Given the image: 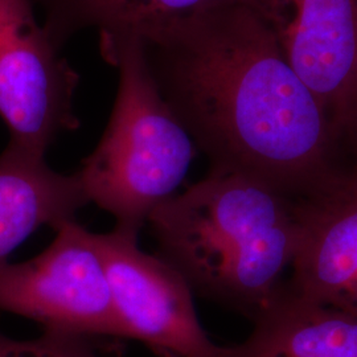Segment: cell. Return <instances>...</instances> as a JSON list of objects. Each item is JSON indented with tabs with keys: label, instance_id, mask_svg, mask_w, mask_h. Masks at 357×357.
Listing matches in <instances>:
<instances>
[{
	"label": "cell",
	"instance_id": "7",
	"mask_svg": "<svg viewBox=\"0 0 357 357\" xmlns=\"http://www.w3.org/2000/svg\"><path fill=\"white\" fill-rule=\"evenodd\" d=\"M336 128L357 105V0H249Z\"/></svg>",
	"mask_w": 357,
	"mask_h": 357
},
{
	"label": "cell",
	"instance_id": "13",
	"mask_svg": "<svg viewBox=\"0 0 357 357\" xmlns=\"http://www.w3.org/2000/svg\"><path fill=\"white\" fill-rule=\"evenodd\" d=\"M339 144L342 158L349 155L352 158L349 165L357 166V105L339 130Z\"/></svg>",
	"mask_w": 357,
	"mask_h": 357
},
{
	"label": "cell",
	"instance_id": "5",
	"mask_svg": "<svg viewBox=\"0 0 357 357\" xmlns=\"http://www.w3.org/2000/svg\"><path fill=\"white\" fill-rule=\"evenodd\" d=\"M31 0H0V118L8 144L44 156L79 121L73 96L79 75L61 57Z\"/></svg>",
	"mask_w": 357,
	"mask_h": 357
},
{
	"label": "cell",
	"instance_id": "2",
	"mask_svg": "<svg viewBox=\"0 0 357 357\" xmlns=\"http://www.w3.org/2000/svg\"><path fill=\"white\" fill-rule=\"evenodd\" d=\"M158 257L192 293L253 320L281 290L299 245L295 202L241 172L213 168L149 217Z\"/></svg>",
	"mask_w": 357,
	"mask_h": 357
},
{
	"label": "cell",
	"instance_id": "1",
	"mask_svg": "<svg viewBox=\"0 0 357 357\" xmlns=\"http://www.w3.org/2000/svg\"><path fill=\"white\" fill-rule=\"evenodd\" d=\"M144 52L162 96L211 167L258 178L294 202L340 172L331 119L249 6L193 16Z\"/></svg>",
	"mask_w": 357,
	"mask_h": 357
},
{
	"label": "cell",
	"instance_id": "6",
	"mask_svg": "<svg viewBox=\"0 0 357 357\" xmlns=\"http://www.w3.org/2000/svg\"><path fill=\"white\" fill-rule=\"evenodd\" d=\"M115 310L128 339L162 357H228L229 347L208 337L193 306L191 287L162 258L116 230L94 233Z\"/></svg>",
	"mask_w": 357,
	"mask_h": 357
},
{
	"label": "cell",
	"instance_id": "12",
	"mask_svg": "<svg viewBox=\"0 0 357 357\" xmlns=\"http://www.w3.org/2000/svg\"><path fill=\"white\" fill-rule=\"evenodd\" d=\"M0 357H98L89 337L70 332L44 330L31 340H17L0 333Z\"/></svg>",
	"mask_w": 357,
	"mask_h": 357
},
{
	"label": "cell",
	"instance_id": "11",
	"mask_svg": "<svg viewBox=\"0 0 357 357\" xmlns=\"http://www.w3.org/2000/svg\"><path fill=\"white\" fill-rule=\"evenodd\" d=\"M45 13L43 26L61 50L75 33L93 28L100 50L121 41L143 45L163 38L193 16L249 0H31Z\"/></svg>",
	"mask_w": 357,
	"mask_h": 357
},
{
	"label": "cell",
	"instance_id": "10",
	"mask_svg": "<svg viewBox=\"0 0 357 357\" xmlns=\"http://www.w3.org/2000/svg\"><path fill=\"white\" fill-rule=\"evenodd\" d=\"M228 357H357V315L281 290Z\"/></svg>",
	"mask_w": 357,
	"mask_h": 357
},
{
	"label": "cell",
	"instance_id": "3",
	"mask_svg": "<svg viewBox=\"0 0 357 357\" xmlns=\"http://www.w3.org/2000/svg\"><path fill=\"white\" fill-rule=\"evenodd\" d=\"M119 70L109 125L76 174L89 197L115 217L114 230L138 238L153 211L185 178L196 144L158 88L141 41L101 48Z\"/></svg>",
	"mask_w": 357,
	"mask_h": 357
},
{
	"label": "cell",
	"instance_id": "9",
	"mask_svg": "<svg viewBox=\"0 0 357 357\" xmlns=\"http://www.w3.org/2000/svg\"><path fill=\"white\" fill-rule=\"evenodd\" d=\"M89 203L77 174H57L44 156L8 144L0 153V265L40 227L56 230Z\"/></svg>",
	"mask_w": 357,
	"mask_h": 357
},
{
	"label": "cell",
	"instance_id": "4",
	"mask_svg": "<svg viewBox=\"0 0 357 357\" xmlns=\"http://www.w3.org/2000/svg\"><path fill=\"white\" fill-rule=\"evenodd\" d=\"M56 231L35 258L0 265V310L38 321L44 330L128 337L94 233L76 220Z\"/></svg>",
	"mask_w": 357,
	"mask_h": 357
},
{
	"label": "cell",
	"instance_id": "8",
	"mask_svg": "<svg viewBox=\"0 0 357 357\" xmlns=\"http://www.w3.org/2000/svg\"><path fill=\"white\" fill-rule=\"evenodd\" d=\"M295 206L299 245L283 287L357 315V166H343L328 187Z\"/></svg>",
	"mask_w": 357,
	"mask_h": 357
}]
</instances>
